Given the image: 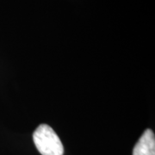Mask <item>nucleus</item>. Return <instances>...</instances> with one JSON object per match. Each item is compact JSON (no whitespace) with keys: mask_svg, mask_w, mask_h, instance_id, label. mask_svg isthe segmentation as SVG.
I'll return each instance as SVG.
<instances>
[{"mask_svg":"<svg viewBox=\"0 0 155 155\" xmlns=\"http://www.w3.org/2000/svg\"><path fill=\"white\" fill-rule=\"evenodd\" d=\"M34 143L41 155H63L64 147L61 139L52 127L41 124L33 134Z\"/></svg>","mask_w":155,"mask_h":155,"instance_id":"nucleus-1","label":"nucleus"},{"mask_svg":"<svg viewBox=\"0 0 155 155\" xmlns=\"http://www.w3.org/2000/svg\"><path fill=\"white\" fill-rule=\"evenodd\" d=\"M133 155H155V136L153 130H145L134 147Z\"/></svg>","mask_w":155,"mask_h":155,"instance_id":"nucleus-2","label":"nucleus"}]
</instances>
